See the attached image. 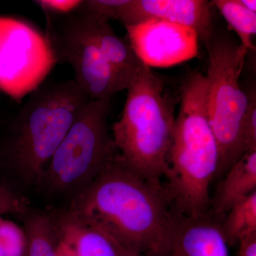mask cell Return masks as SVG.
Wrapping results in <instances>:
<instances>
[{
	"mask_svg": "<svg viewBox=\"0 0 256 256\" xmlns=\"http://www.w3.org/2000/svg\"><path fill=\"white\" fill-rule=\"evenodd\" d=\"M76 12L82 16L88 33L127 90L143 65L128 38L118 36L108 20Z\"/></svg>",
	"mask_w": 256,
	"mask_h": 256,
	"instance_id": "8fae6325",
	"label": "cell"
},
{
	"mask_svg": "<svg viewBox=\"0 0 256 256\" xmlns=\"http://www.w3.org/2000/svg\"><path fill=\"white\" fill-rule=\"evenodd\" d=\"M208 56L206 76L208 112L218 150L216 176L225 174L244 154L242 124L247 92L239 85L248 50L230 37L213 34L204 42Z\"/></svg>",
	"mask_w": 256,
	"mask_h": 256,
	"instance_id": "277c9868",
	"label": "cell"
},
{
	"mask_svg": "<svg viewBox=\"0 0 256 256\" xmlns=\"http://www.w3.org/2000/svg\"><path fill=\"white\" fill-rule=\"evenodd\" d=\"M80 0H38L34 1L41 8L44 14L66 15L78 9Z\"/></svg>",
	"mask_w": 256,
	"mask_h": 256,
	"instance_id": "ffe728a7",
	"label": "cell"
},
{
	"mask_svg": "<svg viewBox=\"0 0 256 256\" xmlns=\"http://www.w3.org/2000/svg\"><path fill=\"white\" fill-rule=\"evenodd\" d=\"M92 100L74 79L45 80L14 121L10 158L25 180L41 182L50 159L84 106Z\"/></svg>",
	"mask_w": 256,
	"mask_h": 256,
	"instance_id": "3957f363",
	"label": "cell"
},
{
	"mask_svg": "<svg viewBox=\"0 0 256 256\" xmlns=\"http://www.w3.org/2000/svg\"><path fill=\"white\" fill-rule=\"evenodd\" d=\"M66 212L142 256L164 254L176 220L162 182L133 171L119 152L77 194Z\"/></svg>",
	"mask_w": 256,
	"mask_h": 256,
	"instance_id": "6da1fadb",
	"label": "cell"
},
{
	"mask_svg": "<svg viewBox=\"0 0 256 256\" xmlns=\"http://www.w3.org/2000/svg\"><path fill=\"white\" fill-rule=\"evenodd\" d=\"M118 256H142L134 254V252H128V250L124 249V248L120 247L118 254Z\"/></svg>",
	"mask_w": 256,
	"mask_h": 256,
	"instance_id": "603a6c76",
	"label": "cell"
},
{
	"mask_svg": "<svg viewBox=\"0 0 256 256\" xmlns=\"http://www.w3.org/2000/svg\"><path fill=\"white\" fill-rule=\"evenodd\" d=\"M26 208L28 202L24 198L0 186V216L6 214H23Z\"/></svg>",
	"mask_w": 256,
	"mask_h": 256,
	"instance_id": "d6986e66",
	"label": "cell"
},
{
	"mask_svg": "<svg viewBox=\"0 0 256 256\" xmlns=\"http://www.w3.org/2000/svg\"><path fill=\"white\" fill-rule=\"evenodd\" d=\"M54 218L62 246L74 256H118L120 246L100 228L67 212Z\"/></svg>",
	"mask_w": 256,
	"mask_h": 256,
	"instance_id": "7c38bea8",
	"label": "cell"
},
{
	"mask_svg": "<svg viewBox=\"0 0 256 256\" xmlns=\"http://www.w3.org/2000/svg\"><path fill=\"white\" fill-rule=\"evenodd\" d=\"M25 249L26 236L24 229L0 216V256H24Z\"/></svg>",
	"mask_w": 256,
	"mask_h": 256,
	"instance_id": "e0dca14e",
	"label": "cell"
},
{
	"mask_svg": "<svg viewBox=\"0 0 256 256\" xmlns=\"http://www.w3.org/2000/svg\"><path fill=\"white\" fill-rule=\"evenodd\" d=\"M124 28L134 53L149 68L172 66L198 54V34L188 26L150 20Z\"/></svg>",
	"mask_w": 256,
	"mask_h": 256,
	"instance_id": "ba28073f",
	"label": "cell"
},
{
	"mask_svg": "<svg viewBox=\"0 0 256 256\" xmlns=\"http://www.w3.org/2000/svg\"><path fill=\"white\" fill-rule=\"evenodd\" d=\"M110 100H90L50 159L43 180L54 191H82L118 153L108 122Z\"/></svg>",
	"mask_w": 256,
	"mask_h": 256,
	"instance_id": "5b68a950",
	"label": "cell"
},
{
	"mask_svg": "<svg viewBox=\"0 0 256 256\" xmlns=\"http://www.w3.org/2000/svg\"><path fill=\"white\" fill-rule=\"evenodd\" d=\"M228 246L210 212L198 218L176 215L169 247L161 256H229Z\"/></svg>",
	"mask_w": 256,
	"mask_h": 256,
	"instance_id": "30bf717a",
	"label": "cell"
},
{
	"mask_svg": "<svg viewBox=\"0 0 256 256\" xmlns=\"http://www.w3.org/2000/svg\"><path fill=\"white\" fill-rule=\"evenodd\" d=\"M220 227L228 246L256 235V191L230 207Z\"/></svg>",
	"mask_w": 256,
	"mask_h": 256,
	"instance_id": "9a60e30c",
	"label": "cell"
},
{
	"mask_svg": "<svg viewBox=\"0 0 256 256\" xmlns=\"http://www.w3.org/2000/svg\"><path fill=\"white\" fill-rule=\"evenodd\" d=\"M46 31L57 62L73 68L74 80L92 100H110L126 90L96 46L76 11L66 15L45 14Z\"/></svg>",
	"mask_w": 256,
	"mask_h": 256,
	"instance_id": "52a82bcc",
	"label": "cell"
},
{
	"mask_svg": "<svg viewBox=\"0 0 256 256\" xmlns=\"http://www.w3.org/2000/svg\"><path fill=\"white\" fill-rule=\"evenodd\" d=\"M45 33L20 18L0 16V90L21 102L57 63Z\"/></svg>",
	"mask_w": 256,
	"mask_h": 256,
	"instance_id": "8992f818",
	"label": "cell"
},
{
	"mask_svg": "<svg viewBox=\"0 0 256 256\" xmlns=\"http://www.w3.org/2000/svg\"><path fill=\"white\" fill-rule=\"evenodd\" d=\"M240 4L246 8L247 10H250L252 12L256 13V0H239Z\"/></svg>",
	"mask_w": 256,
	"mask_h": 256,
	"instance_id": "7402d4cb",
	"label": "cell"
},
{
	"mask_svg": "<svg viewBox=\"0 0 256 256\" xmlns=\"http://www.w3.org/2000/svg\"><path fill=\"white\" fill-rule=\"evenodd\" d=\"M210 2L205 0H120L114 20L130 26L150 20L194 28L204 42L213 34Z\"/></svg>",
	"mask_w": 256,
	"mask_h": 256,
	"instance_id": "9c48e42d",
	"label": "cell"
},
{
	"mask_svg": "<svg viewBox=\"0 0 256 256\" xmlns=\"http://www.w3.org/2000/svg\"><path fill=\"white\" fill-rule=\"evenodd\" d=\"M210 4L214 5L229 28L237 34L240 44L248 52H256L252 38L256 34V13L244 8L239 0H214Z\"/></svg>",
	"mask_w": 256,
	"mask_h": 256,
	"instance_id": "2e32d148",
	"label": "cell"
},
{
	"mask_svg": "<svg viewBox=\"0 0 256 256\" xmlns=\"http://www.w3.org/2000/svg\"><path fill=\"white\" fill-rule=\"evenodd\" d=\"M26 249L24 256H60L62 246L53 216L36 212L24 220Z\"/></svg>",
	"mask_w": 256,
	"mask_h": 256,
	"instance_id": "5bb4252c",
	"label": "cell"
},
{
	"mask_svg": "<svg viewBox=\"0 0 256 256\" xmlns=\"http://www.w3.org/2000/svg\"><path fill=\"white\" fill-rule=\"evenodd\" d=\"M248 95V106L242 124V143L244 153L256 150V92L252 88Z\"/></svg>",
	"mask_w": 256,
	"mask_h": 256,
	"instance_id": "ac0fdd59",
	"label": "cell"
},
{
	"mask_svg": "<svg viewBox=\"0 0 256 256\" xmlns=\"http://www.w3.org/2000/svg\"><path fill=\"white\" fill-rule=\"evenodd\" d=\"M255 191L256 150L244 153L227 170L210 203V214L220 222L230 207Z\"/></svg>",
	"mask_w": 256,
	"mask_h": 256,
	"instance_id": "4fadbf2b",
	"label": "cell"
},
{
	"mask_svg": "<svg viewBox=\"0 0 256 256\" xmlns=\"http://www.w3.org/2000/svg\"><path fill=\"white\" fill-rule=\"evenodd\" d=\"M112 137L124 162L143 178L162 182L174 130V100L162 80L143 65L127 89Z\"/></svg>",
	"mask_w": 256,
	"mask_h": 256,
	"instance_id": "7a4b0ae2",
	"label": "cell"
},
{
	"mask_svg": "<svg viewBox=\"0 0 256 256\" xmlns=\"http://www.w3.org/2000/svg\"><path fill=\"white\" fill-rule=\"evenodd\" d=\"M238 256H256V235L239 242Z\"/></svg>",
	"mask_w": 256,
	"mask_h": 256,
	"instance_id": "44dd1931",
	"label": "cell"
}]
</instances>
